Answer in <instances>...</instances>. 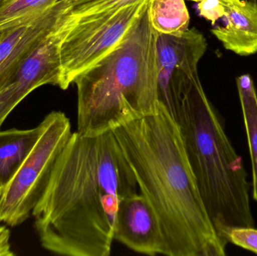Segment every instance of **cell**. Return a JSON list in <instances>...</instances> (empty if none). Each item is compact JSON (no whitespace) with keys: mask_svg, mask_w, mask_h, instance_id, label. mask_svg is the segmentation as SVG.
Masks as SVG:
<instances>
[{"mask_svg":"<svg viewBox=\"0 0 257 256\" xmlns=\"http://www.w3.org/2000/svg\"><path fill=\"white\" fill-rule=\"evenodd\" d=\"M137 182L113 131L72 132L33 209L44 249L66 256H108L120 203Z\"/></svg>","mask_w":257,"mask_h":256,"instance_id":"6da1fadb","label":"cell"},{"mask_svg":"<svg viewBox=\"0 0 257 256\" xmlns=\"http://www.w3.org/2000/svg\"><path fill=\"white\" fill-rule=\"evenodd\" d=\"M140 193L157 215L168 256H224L227 243L202 202L176 120L158 111L113 130Z\"/></svg>","mask_w":257,"mask_h":256,"instance_id":"7a4b0ae2","label":"cell"},{"mask_svg":"<svg viewBox=\"0 0 257 256\" xmlns=\"http://www.w3.org/2000/svg\"><path fill=\"white\" fill-rule=\"evenodd\" d=\"M148 6L120 43L74 81L80 135H102L158 111L157 33Z\"/></svg>","mask_w":257,"mask_h":256,"instance_id":"3957f363","label":"cell"},{"mask_svg":"<svg viewBox=\"0 0 257 256\" xmlns=\"http://www.w3.org/2000/svg\"><path fill=\"white\" fill-rule=\"evenodd\" d=\"M176 122L205 210L227 243L223 236L228 230L255 226L250 185L242 159L200 81L181 102Z\"/></svg>","mask_w":257,"mask_h":256,"instance_id":"277c9868","label":"cell"},{"mask_svg":"<svg viewBox=\"0 0 257 256\" xmlns=\"http://www.w3.org/2000/svg\"><path fill=\"white\" fill-rule=\"evenodd\" d=\"M40 123L39 140L0 196V222L9 226L21 225L31 216L72 133L70 120L61 111H52Z\"/></svg>","mask_w":257,"mask_h":256,"instance_id":"5b68a950","label":"cell"},{"mask_svg":"<svg viewBox=\"0 0 257 256\" xmlns=\"http://www.w3.org/2000/svg\"><path fill=\"white\" fill-rule=\"evenodd\" d=\"M149 3L150 0H139L94 19L77 23L60 47L59 87L67 90L80 75L112 51Z\"/></svg>","mask_w":257,"mask_h":256,"instance_id":"8992f818","label":"cell"},{"mask_svg":"<svg viewBox=\"0 0 257 256\" xmlns=\"http://www.w3.org/2000/svg\"><path fill=\"white\" fill-rule=\"evenodd\" d=\"M70 29L60 19L23 60L9 85L0 93V128L15 107L42 86L60 87V47Z\"/></svg>","mask_w":257,"mask_h":256,"instance_id":"52a82bcc","label":"cell"},{"mask_svg":"<svg viewBox=\"0 0 257 256\" xmlns=\"http://www.w3.org/2000/svg\"><path fill=\"white\" fill-rule=\"evenodd\" d=\"M114 239L138 253L167 255L158 218L146 198L139 192L120 203Z\"/></svg>","mask_w":257,"mask_h":256,"instance_id":"ba28073f","label":"cell"},{"mask_svg":"<svg viewBox=\"0 0 257 256\" xmlns=\"http://www.w3.org/2000/svg\"><path fill=\"white\" fill-rule=\"evenodd\" d=\"M66 0H60L45 12L0 36V93L6 89L23 60L67 12Z\"/></svg>","mask_w":257,"mask_h":256,"instance_id":"9c48e42d","label":"cell"},{"mask_svg":"<svg viewBox=\"0 0 257 256\" xmlns=\"http://www.w3.org/2000/svg\"><path fill=\"white\" fill-rule=\"evenodd\" d=\"M223 26L211 30L228 51L240 56L257 53V3L248 0H223Z\"/></svg>","mask_w":257,"mask_h":256,"instance_id":"30bf717a","label":"cell"},{"mask_svg":"<svg viewBox=\"0 0 257 256\" xmlns=\"http://www.w3.org/2000/svg\"><path fill=\"white\" fill-rule=\"evenodd\" d=\"M42 125L33 129L0 131V181L7 184L34 147Z\"/></svg>","mask_w":257,"mask_h":256,"instance_id":"8fae6325","label":"cell"},{"mask_svg":"<svg viewBox=\"0 0 257 256\" xmlns=\"http://www.w3.org/2000/svg\"><path fill=\"white\" fill-rule=\"evenodd\" d=\"M237 89L241 102L244 126L247 134L252 174L253 198L257 203V94L250 75L244 74L236 78Z\"/></svg>","mask_w":257,"mask_h":256,"instance_id":"7c38bea8","label":"cell"},{"mask_svg":"<svg viewBox=\"0 0 257 256\" xmlns=\"http://www.w3.org/2000/svg\"><path fill=\"white\" fill-rule=\"evenodd\" d=\"M148 15L157 33L179 35L189 29L190 17L185 0H150Z\"/></svg>","mask_w":257,"mask_h":256,"instance_id":"4fadbf2b","label":"cell"},{"mask_svg":"<svg viewBox=\"0 0 257 256\" xmlns=\"http://www.w3.org/2000/svg\"><path fill=\"white\" fill-rule=\"evenodd\" d=\"M60 0H0V33L40 15Z\"/></svg>","mask_w":257,"mask_h":256,"instance_id":"5bb4252c","label":"cell"},{"mask_svg":"<svg viewBox=\"0 0 257 256\" xmlns=\"http://www.w3.org/2000/svg\"><path fill=\"white\" fill-rule=\"evenodd\" d=\"M223 237L227 243L257 254V229L254 227L230 228L225 232Z\"/></svg>","mask_w":257,"mask_h":256,"instance_id":"9a60e30c","label":"cell"},{"mask_svg":"<svg viewBox=\"0 0 257 256\" xmlns=\"http://www.w3.org/2000/svg\"><path fill=\"white\" fill-rule=\"evenodd\" d=\"M10 231L6 226H0V256L15 255L10 243Z\"/></svg>","mask_w":257,"mask_h":256,"instance_id":"2e32d148","label":"cell"},{"mask_svg":"<svg viewBox=\"0 0 257 256\" xmlns=\"http://www.w3.org/2000/svg\"><path fill=\"white\" fill-rule=\"evenodd\" d=\"M3 188H4V186H3V183L0 181V196H1L2 193H3Z\"/></svg>","mask_w":257,"mask_h":256,"instance_id":"e0dca14e","label":"cell"},{"mask_svg":"<svg viewBox=\"0 0 257 256\" xmlns=\"http://www.w3.org/2000/svg\"><path fill=\"white\" fill-rule=\"evenodd\" d=\"M253 1L256 2V3H257V0H253Z\"/></svg>","mask_w":257,"mask_h":256,"instance_id":"ac0fdd59","label":"cell"},{"mask_svg":"<svg viewBox=\"0 0 257 256\" xmlns=\"http://www.w3.org/2000/svg\"><path fill=\"white\" fill-rule=\"evenodd\" d=\"M0 36H1V33H0Z\"/></svg>","mask_w":257,"mask_h":256,"instance_id":"d6986e66","label":"cell"},{"mask_svg":"<svg viewBox=\"0 0 257 256\" xmlns=\"http://www.w3.org/2000/svg\"></svg>","mask_w":257,"mask_h":256,"instance_id":"ffe728a7","label":"cell"}]
</instances>
